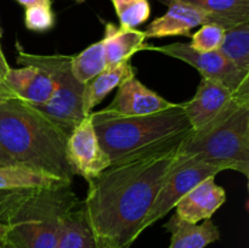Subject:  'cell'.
I'll list each match as a JSON object with an SVG mask.
<instances>
[{
	"label": "cell",
	"instance_id": "obj_26",
	"mask_svg": "<svg viewBox=\"0 0 249 248\" xmlns=\"http://www.w3.org/2000/svg\"><path fill=\"white\" fill-rule=\"evenodd\" d=\"M14 99H19V97L15 94L14 90H12L6 83H0V101H6V100Z\"/></svg>",
	"mask_w": 249,
	"mask_h": 248
},
{
	"label": "cell",
	"instance_id": "obj_11",
	"mask_svg": "<svg viewBox=\"0 0 249 248\" xmlns=\"http://www.w3.org/2000/svg\"><path fill=\"white\" fill-rule=\"evenodd\" d=\"M117 94L111 104L102 112L117 117L147 116L157 113L174 107V102H170L158 95L153 90L148 89L136 77H131L117 88Z\"/></svg>",
	"mask_w": 249,
	"mask_h": 248
},
{
	"label": "cell",
	"instance_id": "obj_27",
	"mask_svg": "<svg viewBox=\"0 0 249 248\" xmlns=\"http://www.w3.org/2000/svg\"><path fill=\"white\" fill-rule=\"evenodd\" d=\"M18 4L23 5L24 7L31 6V5H36V4H49L51 5V0H16Z\"/></svg>",
	"mask_w": 249,
	"mask_h": 248
},
{
	"label": "cell",
	"instance_id": "obj_20",
	"mask_svg": "<svg viewBox=\"0 0 249 248\" xmlns=\"http://www.w3.org/2000/svg\"><path fill=\"white\" fill-rule=\"evenodd\" d=\"M61 184H70L53 175L22 164L0 165V191L32 187H51Z\"/></svg>",
	"mask_w": 249,
	"mask_h": 248
},
{
	"label": "cell",
	"instance_id": "obj_31",
	"mask_svg": "<svg viewBox=\"0 0 249 248\" xmlns=\"http://www.w3.org/2000/svg\"><path fill=\"white\" fill-rule=\"evenodd\" d=\"M6 233H7V226L0 221V237H6Z\"/></svg>",
	"mask_w": 249,
	"mask_h": 248
},
{
	"label": "cell",
	"instance_id": "obj_4",
	"mask_svg": "<svg viewBox=\"0 0 249 248\" xmlns=\"http://www.w3.org/2000/svg\"><path fill=\"white\" fill-rule=\"evenodd\" d=\"M100 143L113 160L192 130L181 104L147 116L117 117L91 112Z\"/></svg>",
	"mask_w": 249,
	"mask_h": 248
},
{
	"label": "cell",
	"instance_id": "obj_7",
	"mask_svg": "<svg viewBox=\"0 0 249 248\" xmlns=\"http://www.w3.org/2000/svg\"><path fill=\"white\" fill-rule=\"evenodd\" d=\"M220 172L223 170L219 167L209 164L194 156H185L179 152L174 164L163 181L162 187L158 191L152 208L143 221L142 230L145 231L164 218L173 208H175L181 197L196 185L208 177H215Z\"/></svg>",
	"mask_w": 249,
	"mask_h": 248
},
{
	"label": "cell",
	"instance_id": "obj_29",
	"mask_svg": "<svg viewBox=\"0 0 249 248\" xmlns=\"http://www.w3.org/2000/svg\"><path fill=\"white\" fill-rule=\"evenodd\" d=\"M9 70H10V66L9 63H7V61L5 60V58L0 57V74L4 77L5 73H6Z\"/></svg>",
	"mask_w": 249,
	"mask_h": 248
},
{
	"label": "cell",
	"instance_id": "obj_15",
	"mask_svg": "<svg viewBox=\"0 0 249 248\" xmlns=\"http://www.w3.org/2000/svg\"><path fill=\"white\" fill-rule=\"evenodd\" d=\"M130 61L131 58L116 65L107 66L104 72L84 85L82 95V108L84 116L91 113L94 107L104 101L105 97L112 90L117 89L131 77H135V68L133 67Z\"/></svg>",
	"mask_w": 249,
	"mask_h": 248
},
{
	"label": "cell",
	"instance_id": "obj_2",
	"mask_svg": "<svg viewBox=\"0 0 249 248\" xmlns=\"http://www.w3.org/2000/svg\"><path fill=\"white\" fill-rule=\"evenodd\" d=\"M67 136L43 113L19 99L0 101V146L16 164L72 184Z\"/></svg>",
	"mask_w": 249,
	"mask_h": 248
},
{
	"label": "cell",
	"instance_id": "obj_6",
	"mask_svg": "<svg viewBox=\"0 0 249 248\" xmlns=\"http://www.w3.org/2000/svg\"><path fill=\"white\" fill-rule=\"evenodd\" d=\"M16 60L19 66H33L50 78L53 89L50 100L45 105H29L43 113L68 138L85 117L82 108L84 85L72 74V56L31 53L16 41Z\"/></svg>",
	"mask_w": 249,
	"mask_h": 248
},
{
	"label": "cell",
	"instance_id": "obj_12",
	"mask_svg": "<svg viewBox=\"0 0 249 248\" xmlns=\"http://www.w3.org/2000/svg\"><path fill=\"white\" fill-rule=\"evenodd\" d=\"M163 16L153 19L145 32L146 39H160L167 36H191L195 27L208 23L206 11L181 0H173Z\"/></svg>",
	"mask_w": 249,
	"mask_h": 248
},
{
	"label": "cell",
	"instance_id": "obj_3",
	"mask_svg": "<svg viewBox=\"0 0 249 248\" xmlns=\"http://www.w3.org/2000/svg\"><path fill=\"white\" fill-rule=\"evenodd\" d=\"M78 202L72 184L0 191V221L16 248H56L63 216Z\"/></svg>",
	"mask_w": 249,
	"mask_h": 248
},
{
	"label": "cell",
	"instance_id": "obj_24",
	"mask_svg": "<svg viewBox=\"0 0 249 248\" xmlns=\"http://www.w3.org/2000/svg\"><path fill=\"white\" fill-rule=\"evenodd\" d=\"M225 29L214 23L202 24L201 28L194 34L191 39V48L198 53L216 51L223 43Z\"/></svg>",
	"mask_w": 249,
	"mask_h": 248
},
{
	"label": "cell",
	"instance_id": "obj_16",
	"mask_svg": "<svg viewBox=\"0 0 249 248\" xmlns=\"http://www.w3.org/2000/svg\"><path fill=\"white\" fill-rule=\"evenodd\" d=\"M164 229L172 235L168 248H206L220 238V230L212 219L191 224L174 214L164 224Z\"/></svg>",
	"mask_w": 249,
	"mask_h": 248
},
{
	"label": "cell",
	"instance_id": "obj_8",
	"mask_svg": "<svg viewBox=\"0 0 249 248\" xmlns=\"http://www.w3.org/2000/svg\"><path fill=\"white\" fill-rule=\"evenodd\" d=\"M245 104H249V92H236L221 83L202 78L194 97L181 105L192 131L197 133L225 119Z\"/></svg>",
	"mask_w": 249,
	"mask_h": 248
},
{
	"label": "cell",
	"instance_id": "obj_17",
	"mask_svg": "<svg viewBox=\"0 0 249 248\" xmlns=\"http://www.w3.org/2000/svg\"><path fill=\"white\" fill-rule=\"evenodd\" d=\"M106 53L107 66L130 60L139 51L146 50L145 32L136 28H125L114 23H106L101 39Z\"/></svg>",
	"mask_w": 249,
	"mask_h": 248
},
{
	"label": "cell",
	"instance_id": "obj_5",
	"mask_svg": "<svg viewBox=\"0 0 249 248\" xmlns=\"http://www.w3.org/2000/svg\"><path fill=\"white\" fill-rule=\"evenodd\" d=\"M180 153L249 177V104L204 130L191 131Z\"/></svg>",
	"mask_w": 249,
	"mask_h": 248
},
{
	"label": "cell",
	"instance_id": "obj_14",
	"mask_svg": "<svg viewBox=\"0 0 249 248\" xmlns=\"http://www.w3.org/2000/svg\"><path fill=\"white\" fill-rule=\"evenodd\" d=\"M4 80L22 101L31 105H45L53 95L50 78L33 66L10 67L5 73Z\"/></svg>",
	"mask_w": 249,
	"mask_h": 248
},
{
	"label": "cell",
	"instance_id": "obj_34",
	"mask_svg": "<svg viewBox=\"0 0 249 248\" xmlns=\"http://www.w3.org/2000/svg\"><path fill=\"white\" fill-rule=\"evenodd\" d=\"M5 80H4V77H2L1 74H0V83H4Z\"/></svg>",
	"mask_w": 249,
	"mask_h": 248
},
{
	"label": "cell",
	"instance_id": "obj_9",
	"mask_svg": "<svg viewBox=\"0 0 249 248\" xmlns=\"http://www.w3.org/2000/svg\"><path fill=\"white\" fill-rule=\"evenodd\" d=\"M146 50L158 51L169 57L184 61L201 73L202 78L215 80L236 92H249V72L236 67L219 50L198 53L190 44L173 43L169 45H147Z\"/></svg>",
	"mask_w": 249,
	"mask_h": 248
},
{
	"label": "cell",
	"instance_id": "obj_19",
	"mask_svg": "<svg viewBox=\"0 0 249 248\" xmlns=\"http://www.w3.org/2000/svg\"><path fill=\"white\" fill-rule=\"evenodd\" d=\"M195 5L209 16L208 23L218 24L225 31L249 22V0H181Z\"/></svg>",
	"mask_w": 249,
	"mask_h": 248
},
{
	"label": "cell",
	"instance_id": "obj_22",
	"mask_svg": "<svg viewBox=\"0 0 249 248\" xmlns=\"http://www.w3.org/2000/svg\"><path fill=\"white\" fill-rule=\"evenodd\" d=\"M219 51L236 67L249 72V22L225 31Z\"/></svg>",
	"mask_w": 249,
	"mask_h": 248
},
{
	"label": "cell",
	"instance_id": "obj_13",
	"mask_svg": "<svg viewBox=\"0 0 249 248\" xmlns=\"http://www.w3.org/2000/svg\"><path fill=\"white\" fill-rule=\"evenodd\" d=\"M226 192L212 177L203 180L181 197L175 206V215L191 224L212 219L215 212L225 203Z\"/></svg>",
	"mask_w": 249,
	"mask_h": 248
},
{
	"label": "cell",
	"instance_id": "obj_28",
	"mask_svg": "<svg viewBox=\"0 0 249 248\" xmlns=\"http://www.w3.org/2000/svg\"><path fill=\"white\" fill-rule=\"evenodd\" d=\"M9 164H15L14 160L7 156V153L2 150V147L0 146V165H9Z\"/></svg>",
	"mask_w": 249,
	"mask_h": 248
},
{
	"label": "cell",
	"instance_id": "obj_10",
	"mask_svg": "<svg viewBox=\"0 0 249 248\" xmlns=\"http://www.w3.org/2000/svg\"><path fill=\"white\" fill-rule=\"evenodd\" d=\"M66 155L73 174L88 182L111 164V158L100 143L91 113L85 116L67 138Z\"/></svg>",
	"mask_w": 249,
	"mask_h": 248
},
{
	"label": "cell",
	"instance_id": "obj_30",
	"mask_svg": "<svg viewBox=\"0 0 249 248\" xmlns=\"http://www.w3.org/2000/svg\"><path fill=\"white\" fill-rule=\"evenodd\" d=\"M0 248H16L9 240L7 237H0Z\"/></svg>",
	"mask_w": 249,
	"mask_h": 248
},
{
	"label": "cell",
	"instance_id": "obj_21",
	"mask_svg": "<svg viewBox=\"0 0 249 248\" xmlns=\"http://www.w3.org/2000/svg\"><path fill=\"white\" fill-rule=\"evenodd\" d=\"M106 67V53H105L102 40L89 45L79 53L72 56V60H71L72 74L83 85L88 84L96 75L104 72Z\"/></svg>",
	"mask_w": 249,
	"mask_h": 248
},
{
	"label": "cell",
	"instance_id": "obj_18",
	"mask_svg": "<svg viewBox=\"0 0 249 248\" xmlns=\"http://www.w3.org/2000/svg\"><path fill=\"white\" fill-rule=\"evenodd\" d=\"M56 248H99L83 209L82 201L65 214Z\"/></svg>",
	"mask_w": 249,
	"mask_h": 248
},
{
	"label": "cell",
	"instance_id": "obj_23",
	"mask_svg": "<svg viewBox=\"0 0 249 248\" xmlns=\"http://www.w3.org/2000/svg\"><path fill=\"white\" fill-rule=\"evenodd\" d=\"M119 23L125 28H136L150 17L148 0H112Z\"/></svg>",
	"mask_w": 249,
	"mask_h": 248
},
{
	"label": "cell",
	"instance_id": "obj_1",
	"mask_svg": "<svg viewBox=\"0 0 249 248\" xmlns=\"http://www.w3.org/2000/svg\"><path fill=\"white\" fill-rule=\"evenodd\" d=\"M191 131L113 160L88 182L82 206L100 248H130L143 232V221Z\"/></svg>",
	"mask_w": 249,
	"mask_h": 248
},
{
	"label": "cell",
	"instance_id": "obj_25",
	"mask_svg": "<svg viewBox=\"0 0 249 248\" xmlns=\"http://www.w3.org/2000/svg\"><path fill=\"white\" fill-rule=\"evenodd\" d=\"M24 24L29 31L45 32L55 24V15L49 4H36L26 7Z\"/></svg>",
	"mask_w": 249,
	"mask_h": 248
},
{
	"label": "cell",
	"instance_id": "obj_33",
	"mask_svg": "<svg viewBox=\"0 0 249 248\" xmlns=\"http://www.w3.org/2000/svg\"><path fill=\"white\" fill-rule=\"evenodd\" d=\"M160 1H162V2H164V4H167V5H169L170 2L173 1V0H160Z\"/></svg>",
	"mask_w": 249,
	"mask_h": 248
},
{
	"label": "cell",
	"instance_id": "obj_32",
	"mask_svg": "<svg viewBox=\"0 0 249 248\" xmlns=\"http://www.w3.org/2000/svg\"><path fill=\"white\" fill-rule=\"evenodd\" d=\"M0 36H1V34H0ZM0 57H1V58H5L4 53H2V50H1V45H0ZM5 60H6V58H5Z\"/></svg>",
	"mask_w": 249,
	"mask_h": 248
}]
</instances>
